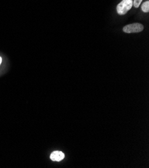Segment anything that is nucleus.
<instances>
[{"instance_id":"f257e3e1","label":"nucleus","mask_w":149,"mask_h":168,"mask_svg":"<svg viewBox=\"0 0 149 168\" xmlns=\"http://www.w3.org/2000/svg\"><path fill=\"white\" fill-rule=\"evenodd\" d=\"M133 6L132 0H123L116 7V11L119 15H124Z\"/></svg>"},{"instance_id":"f03ea898","label":"nucleus","mask_w":149,"mask_h":168,"mask_svg":"<svg viewBox=\"0 0 149 168\" xmlns=\"http://www.w3.org/2000/svg\"><path fill=\"white\" fill-rule=\"evenodd\" d=\"M144 30V26L140 23H134V24H128L123 27V31L125 33H138Z\"/></svg>"},{"instance_id":"7ed1b4c3","label":"nucleus","mask_w":149,"mask_h":168,"mask_svg":"<svg viewBox=\"0 0 149 168\" xmlns=\"http://www.w3.org/2000/svg\"><path fill=\"white\" fill-rule=\"evenodd\" d=\"M64 158V154L60 151H55L50 155V159L54 161H60Z\"/></svg>"},{"instance_id":"20e7f679","label":"nucleus","mask_w":149,"mask_h":168,"mask_svg":"<svg viewBox=\"0 0 149 168\" xmlns=\"http://www.w3.org/2000/svg\"><path fill=\"white\" fill-rule=\"evenodd\" d=\"M142 10L144 13H147L149 12V1H147L145 2H144L142 4Z\"/></svg>"},{"instance_id":"39448f33","label":"nucleus","mask_w":149,"mask_h":168,"mask_svg":"<svg viewBox=\"0 0 149 168\" xmlns=\"http://www.w3.org/2000/svg\"><path fill=\"white\" fill-rule=\"evenodd\" d=\"M142 1V0H134V1H132L133 6H134V7L138 8L140 6V5H141Z\"/></svg>"},{"instance_id":"423d86ee","label":"nucleus","mask_w":149,"mask_h":168,"mask_svg":"<svg viewBox=\"0 0 149 168\" xmlns=\"http://www.w3.org/2000/svg\"><path fill=\"white\" fill-rule=\"evenodd\" d=\"M2 62V58H1V57H0V64H1Z\"/></svg>"}]
</instances>
